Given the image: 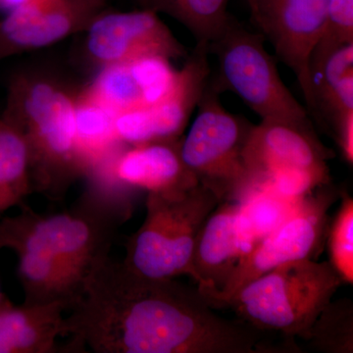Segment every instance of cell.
<instances>
[{
  "mask_svg": "<svg viewBox=\"0 0 353 353\" xmlns=\"http://www.w3.org/2000/svg\"><path fill=\"white\" fill-rule=\"evenodd\" d=\"M220 203L201 185L188 190L146 194L143 225L128 239L122 263L145 277H192L199 230Z\"/></svg>",
  "mask_w": 353,
  "mask_h": 353,
  "instance_id": "5b68a950",
  "label": "cell"
},
{
  "mask_svg": "<svg viewBox=\"0 0 353 353\" xmlns=\"http://www.w3.org/2000/svg\"><path fill=\"white\" fill-rule=\"evenodd\" d=\"M329 0H256L252 13L277 57L309 97V60L326 24Z\"/></svg>",
  "mask_w": 353,
  "mask_h": 353,
  "instance_id": "4fadbf2b",
  "label": "cell"
},
{
  "mask_svg": "<svg viewBox=\"0 0 353 353\" xmlns=\"http://www.w3.org/2000/svg\"><path fill=\"white\" fill-rule=\"evenodd\" d=\"M307 343L317 352H353V306L347 299L333 301L316 320Z\"/></svg>",
  "mask_w": 353,
  "mask_h": 353,
  "instance_id": "7402d4cb",
  "label": "cell"
},
{
  "mask_svg": "<svg viewBox=\"0 0 353 353\" xmlns=\"http://www.w3.org/2000/svg\"><path fill=\"white\" fill-rule=\"evenodd\" d=\"M341 283L329 261L296 260L248 283L224 307L234 309L252 328L307 341L316 320Z\"/></svg>",
  "mask_w": 353,
  "mask_h": 353,
  "instance_id": "277c9868",
  "label": "cell"
},
{
  "mask_svg": "<svg viewBox=\"0 0 353 353\" xmlns=\"http://www.w3.org/2000/svg\"><path fill=\"white\" fill-rule=\"evenodd\" d=\"M76 95L50 77L22 74L11 81L2 119L22 134L29 150L32 192L63 201L85 176L77 150Z\"/></svg>",
  "mask_w": 353,
  "mask_h": 353,
  "instance_id": "7a4b0ae2",
  "label": "cell"
},
{
  "mask_svg": "<svg viewBox=\"0 0 353 353\" xmlns=\"http://www.w3.org/2000/svg\"><path fill=\"white\" fill-rule=\"evenodd\" d=\"M31 162L22 134L0 117V217L32 194Z\"/></svg>",
  "mask_w": 353,
  "mask_h": 353,
  "instance_id": "44dd1931",
  "label": "cell"
},
{
  "mask_svg": "<svg viewBox=\"0 0 353 353\" xmlns=\"http://www.w3.org/2000/svg\"><path fill=\"white\" fill-rule=\"evenodd\" d=\"M16 254L19 260L18 277L24 290L25 303L63 301L72 306L82 296L85 278L73 267L43 255L30 252Z\"/></svg>",
  "mask_w": 353,
  "mask_h": 353,
  "instance_id": "ac0fdd59",
  "label": "cell"
},
{
  "mask_svg": "<svg viewBox=\"0 0 353 353\" xmlns=\"http://www.w3.org/2000/svg\"><path fill=\"white\" fill-rule=\"evenodd\" d=\"M103 7L102 0H29L0 19V60L85 32Z\"/></svg>",
  "mask_w": 353,
  "mask_h": 353,
  "instance_id": "7c38bea8",
  "label": "cell"
},
{
  "mask_svg": "<svg viewBox=\"0 0 353 353\" xmlns=\"http://www.w3.org/2000/svg\"><path fill=\"white\" fill-rule=\"evenodd\" d=\"M303 197L282 196L263 182H252L239 204L238 226L245 254L266 238L296 209Z\"/></svg>",
  "mask_w": 353,
  "mask_h": 353,
  "instance_id": "ffe728a7",
  "label": "cell"
},
{
  "mask_svg": "<svg viewBox=\"0 0 353 353\" xmlns=\"http://www.w3.org/2000/svg\"><path fill=\"white\" fill-rule=\"evenodd\" d=\"M65 317L70 352L266 353L254 328L215 312L197 289L145 277L105 259L85 279Z\"/></svg>",
  "mask_w": 353,
  "mask_h": 353,
  "instance_id": "6da1fadb",
  "label": "cell"
},
{
  "mask_svg": "<svg viewBox=\"0 0 353 353\" xmlns=\"http://www.w3.org/2000/svg\"><path fill=\"white\" fill-rule=\"evenodd\" d=\"M327 185L303 196L275 231L243 255L224 289L205 299L213 308L224 307L241 288L280 265L313 259L328 234L327 212L334 201Z\"/></svg>",
  "mask_w": 353,
  "mask_h": 353,
  "instance_id": "9c48e42d",
  "label": "cell"
},
{
  "mask_svg": "<svg viewBox=\"0 0 353 353\" xmlns=\"http://www.w3.org/2000/svg\"><path fill=\"white\" fill-rule=\"evenodd\" d=\"M208 43H197L192 57L179 70L170 94L161 101L117 114L116 134L123 143L134 145L179 139L208 87Z\"/></svg>",
  "mask_w": 353,
  "mask_h": 353,
  "instance_id": "30bf717a",
  "label": "cell"
},
{
  "mask_svg": "<svg viewBox=\"0 0 353 353\" xmlns=\"http://www.w3.org/2000/svg\"><path fill=\"white\" fill-rule=\"evenodd\" d=\"M208 50L218 58L219 82L213 85L218 92L232 90L261 120L311 124L307 111L283 82L261 34L231 20Z\"/></svg>",
  "mask_w": 353,
  "mask_h": 353,
  "instance_id": "52a82bcc",
  "label": "cell"
},
{
  "mask_svg": "<svg viewBox=\"0 0 353 353\" xmlns=\"http://www.w3.org/2000/svg\"><path fill=\"white\" fill-rule=\"evenodd\" d=\"M19 214L0 217V250L57 259L88 278L109 257L114 234L128 219L130 199L88 185L74 208L43 215L24 202Z\"/></svg>",
  "mask_w": 353,
  "mask_h": 353,
  "instance_id": "3957f363",
  "label": "cell"
},
{
  "mask_svg": "<svg viewBox=\"0 0 353 353\" xmlns=\"http://www.w3.org/2000/svg\"><path fill=\"white\" fill-rule=\"evenodd\" d=\"M309 108L333 126L353 113V43L319 39L309 60Z\"/></svg>",
  "mask_w": 353,
  "mask_h": 353,
  "instance_id": "2e32d148",
  "label": "cell"
},
{
  "mask_svg": "<svg viewBox=\"0 0 353 353\" xmlns=\"http://www.w3.org/2000/svg\"><path fill=\"white\" fill-rule=\"evenodd\" d=\"M321 39L336 43H353V0H329Z\"/></svg>",
  "mask_w": 353,
  "mask_h": 353,
  "instance_id": "d4e9b609",
  "label": "cell"
},
{
  "mask_svg": "<svg viewBox=\"0 0 353 353\" xmlns=\"http://www.w3.org/2000/svg\"><path fill=\"white\" fill-rule=\"evenodd\" d=\"M70 307L63 301L15 305L6 297L0 303V353L57 352Z\"/></svg>",
  "mask_w": 353,
  "mask_h": 353,
  "instance_id": "e0dca14e",
  "label": "cell"
},
{
  "mask_svg": "<svg viewBox=\"0 0 353 353\" xmlns=\"http://www.w3.org/2000/svg\"><path fill=\"white\" fill-rule=\"evenodd\" d=\"M239 202H221L197 234L192 278L204 299L224 289L245 254L239 232Z\"/></svg>",
  "mask_w": 353,
  "mask_h": 353,
  "instance_id": "9a60e30c",
  "label": "cell"
},
{
  "mask_svg": "<svg viewBox=\"0 0 353 353\" xmlns=\"http://www.w3.org/2000/svg\"><path fill=\"white\" fill-rule=\"evenodd\" d=\"M333 152L312 125L261 120L252 126L243 150L250 183L268 181L283 194L301 196L329 185L327 162Z\"/></svg>",
  "mask_w": 353,
  "mask_h": 353,
  "instance_id": "ba28073f",
  "label": "cell"
},
{
  "mask_svg": "<svg viewBox=\"0 0 353 353\" xmlns=\"http://www.w3.org/2000/svg\"><path fill=\"white\" fill-rule=\"evenodd\" d=\"M85 32L88 57L101 68L152 55L176 59L185 53L170 29L150 10L103 11Z\"/></svg>",
  "mask_w": 353,
  "mask_h": 353,
  "instance_id": "8fae6325",
  "label": "cell"
},
{
  "mask_svg": "<svg viewBox=\"0 0 353 353\" xmlns=\"http://www.w3.org/2000/svg\"><path fill=\"white\" fill-rule=\"evenodd\" d=\"M6 299V296H4V294H2V292H0V303H2V301H4V299Z\"/></svg>",
  "mask_w": 353,
  "mask_h": 353,
  "instance_id": "f1b7e54d",
  "label": "cell"
},
{
  "mask_svg": "<svg viewBox=\"0 0 353 353\" xmlns=\"http://www.w3.org/2000/svg\"><path fill=\"white\" fill-rule=\"evenodd\" d=\"M248 2V6H250V11H252V14L253 11H254L255 6H256V0H245Z\"/></svg>",
  "mask_w": 353,
  "mask_h": 353,
  "instance_id": "83f0119b",
  "label": "cell"
},
{
  "mask_svg": "<svg viewBox=\"0 0 353 353\" xmlns=\"http://www.w3.org/2000/svg\"><path fill=\"white\" fill-rule=\"evenodd\" d=\"M116 115L85 90L76 95V145L85 176L126 145L116 134Z\"/></svg>",
  "mask_w": 353,
  "mask_h": 353,
  "instance_id": "d6986e66",
  "label": "cell"
},
{
  "mask_svg": "<svg viewBox=\"0 0 353 353\" xmlns=\"http://www.w3.org/2000/svg\"><path fill=\"white\" fill-rule=\"evenodd\" d=\"M27 1H29V0H0V12L6 14Z\"/></svg>",
  "mask_w": 353,
  "mask_h": 353,
  "instance_id": "4316f807",
  "label": "cell"
},
{
  "mask_svg": "<svg viewBox=\"0 0 353 353\" xmlns=\"http://www.w3.org/2000/svg\"><path fill=\"white\" fill-rule=\"evenodd\" d=\"M218 95L213 85H208L196 119L181 141V155L197 183L220 203L238 202L250 183L243 150L252 125L223 108Z\"/></svg>",
  "mask_w": 353,
  "mask_h": 353,
  "instance_id": "8992f818",
  "label": "cell"
},
{
  "mask_svg": "<svg viewBox=\"0 0 353 353\" xmlns=\"http://www.w3.org/2000/svg\"><path fill=\"white\" fill-rule=\"evenodd\" d=\"M87 176L126 192L145 190L146 194L188 190L199 185L183 163L179 139L123 146Z\"/></svg>",
  "mask_w": 353,
  "mask_h": 353,
  "instance_id": "5bb4252c",
  "label": "cell"
},
{
  "mask_svg": "<svg viewBox=\"0 0 353 353\" xmlns=\"http://www.w3.org/2000/svg\"><path fill=\"white\" fill-rule=\"evenodd\" d=\"M170 3L176 18L189 28L197 43H212L232 20L227 0H170Z\"/></svg>",
  "mask_w": 353,
  "mask_h": 353,
  "instance_id": "603a6c76",
  "label": "cell"
},
{
  "mask_svg": "<svg viewBox=\"0 0 353 353\" xmlns=\"http://www.w3.org/2000/svg\"><path fill=\"white\" fill-rule=\"evenodd\" d=\"M336 141L343 157L348 163H353V113L348 114L334 127Z\"/></svg>",
  "mask_w": 353,
  "mask_h": 353,
  "instance_id": "484cf974",
  "label": "cell"
},
{
  "mask_svg": "<svg viewBox=\"0 0 353 353\" xmlns=\"http://www.w3.org/2000/svg\"><path fill=\"white\" fill-rule=\"evenodd\" d=\"M330 263L343 282L353 283V201L345 194L328 229Z\"/></svg>",
  "mask_w": 353,
  "mask_h": 353,
  "instance_id": "cb8c5ba5",
  "label": "cell"
}]
</instances>
